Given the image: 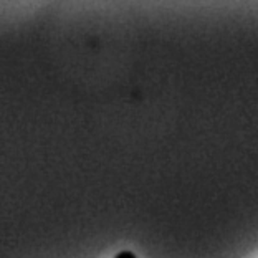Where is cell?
Here are the masks:
<instances>
[{
    "label": "cell",
    "instance_id": "cell-1",
    "mask_svg": "<svg viewBox=\"0 0 258 258\" xmlns=\"http://www.w3.org/2000/svg\"><path fill=\"white\" fill-rule=\"evenodd\" d=\"M114 258H138L136 255L133 253V251H121L119 255H116Z\"/></svg>",
    "mask_w": 258,
    "mask_h": 258
}]
</instances>
